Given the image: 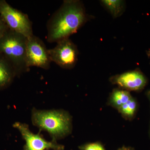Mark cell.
<instances>
[{"label":"cell","instance_id":"6da1fadb","mask_svg":"<svg viewBox=\"0 0 150 150\" xmlns=\"http://www.w3.org/2000/svg\"><path fill=\"white\" fill-rule=\"evenodd\" d=\"M88 19L81 1L65 0L47 22V41L57 43L69 38L77 32Z\"/></svg>","mask_w":150,"mask_h":150},{"label":"cell","instance_id":"7a4b0ae2","mask_svg":"<svg viewBox=\"0 0 150 150\" xmlns=\"http://www.w3.org/2000/svg\"><path fill=\"white\" fill-rule=\"evenodd\" d=\"M27 38L9 28L0 39V56L19 76L29 70L26 62Z\"/></svg>","mask_w":150,"mask_h":150},{"label":"cell","instance_id":"3957f363","mask_svg":"<svg viewBox=\"0 0 150 150\" xmlns=\"http://www.w3.org/2000/svg\"><path fill=\"white\" fill-rule=\"evenodd\" d=\"M32 121L34 126L48 132L55 142L69 134L71 130V117L64 110L33 109Z\"/></svg>","mask_w":150,"mask_h":150},{"label":"cell","instance_id":"277c9868","mask_svg":"<svg viewBox=\"0 0 150 150\" xmlns=\"http://www.w3.org/2000/svg\"><path fill=\"white\" fill-rule=\"evenodd\" d=\"M0 16L11 30L27 38L33 35L32 23L27 15L13 8L5 0H0Z\"/></svg>","mask_w":150,"mask_h":150},{"label":"cell","instance_id":"5b68a950","mask_svg":"<svg viewBox=\"0 0 150 150\" xmlns=\"http://www.w3.org/2000/svg\"><path fill=\"white\" fill-rule=\"evenodd\" d=\"M48 51L51 62L63 69H70L76 64L79 51L69 38L59 41L54 48L48 49Z\"/></svg>","mask_w":150,"mask_h":150},{"label":"cell","instance_id":"8992f818","mask_svg":"<svg viewBox=\"0 0 150 150\" xmlns=\"http://www.w3.org/2000/svg\"><path fill=\"white\" fill-rule=\"evenodd\" d=\"M48 49L39 38L33 35L28 38L26 47V62L28 68L35 67L48 70L51 62Z\"/></svg>","mask_w":150,"mask_h":150},{"label":"cell","instance_id":"52a82bcc","mask_svg":"<svg viewBox=\"0 0 150 150\" xmlns=\"http://www.w3.org/2000/svg\"><path fill=\"white\" fill-rule=\"evenodd\" d=\"M13 127L18 130L25 141L23 150H63L64 146L57 142L46 141L40 134H34L30 131L28 125L16 122Z\"/></svg>","mask_w":150,"mask_h":150},{"label":"cell","instance_id":"ba28073f","mask_svg":"<svg viewBox=\"0 0 150 150\" xmlns=\"http://www.w3.org/2000/svg\"><path fill=\"white\" fill-rule=\"evenodd\" d=\"M110 80L112 83L127 91L141 90L145 87L147 81L144 75L138 70L115 75Z\"/></svg>","mask_w":150,"mask_h":150},{"label":"cell","instance_id":"9c48e42d","mask_svg":"<svg viewBox=\"0 0 150 150\" xmlns=\"http://www.w3.org/2000/svg\"><path fill=\"white\" fill-rule=\"evenodd\" d=\"M16 77V74L13 68L0 56V90L10 85Z\"/></svg>","mask_w":150,"mask_h":150},{"label":"cell","instance_id":"30bf717a","mask_svg":"<svg viewBox=\"0 0 150 150\" xmlns=\"http://www.w3.org/2000/svg\"><path fill=\"white\" fill-rule=\"evenodd\" d=\"M132 98L131 94L127 91L115 89L110 95L109 102L111 105L118 109Z\"/></svg>","mask_w":150,"mask_h":150},{"label":"cell","instance_id":"8fae6325","mask_svg":"<svg viewBox=\"0 0 150 150\" xmlns=\"http://www.w3.org/2000/svg\"><path fill=\"white\" fill-rule=\"evenodd\" d=\"M103 5L111 14L114 18L119 17L123 13L125 10V2L121 0H102Z\"/></svg>","mask_w":150,"mask_h":150},{"label":"cell","instance_id":"7c38bea8","mask_svg":"<svg viewBox=\"0 0 150 150\" xmlns=\"http://www.w3.org/2000/svg\"><path fill=\"white\" fill-rule=\"evenodd\" d=\"M137 101L133 97L121 106L118 110L124 118L131 119L134 117L137 110Z\"/></svg>","mask_w":150,"mask_h":150},{"label":"cell","instance_id":"4fadbf2b","mask_svg":"<svg viewBox=\"0 0 150 150\" xmlns=\"http://www.w3.org/2000/svg\"><path fill=\"white\" fill-rule=\"evenodd\" d=\"M80 150H105L103 146L98 142L88 143L79 146Z\"/></svg>","mask_w":150,"mask_h":150},{"label":"cell","instance_id":"5bb4252c","mask_svg":"<svg viewBox=\"0 0 150 150\" xmlns=\"http://www.w3.org/2000/svg\"><path fill=\"white\" fill-rule=\"evenodd\" d=\"M8 29V27L0 16V39L4 35Z\"/></svg>","mask_w":150,"mask_h":150},{"label":"cell","instance_id":"9a60e30c","mask_svg":"<svg viewBox=\"0 0 150 150\" xmlns=\"http://www.w3.org/2000/svg\"><path fill=\"white\" fill-rule=\"evenodd\" d=\"M118 150H134L133 149L130 147H122L120 148Z\"/></svg>","mask_w":150,"mask_h":150},{"label":"cell","instance_id":"2e32d148","mask_svg":"<svg viewBox=\"0 0 150 150\" xmlns=\"http://www.w3.org/2000/svg\"><path fill=\"white\" fill-rule=\"evenodd\" d=\"M147 96L150 102V90L148 91L147 92ZM149 136L150 137V131H149Z\"/></svg>","mask_w":150,"mask_h":150}]
</instances>
